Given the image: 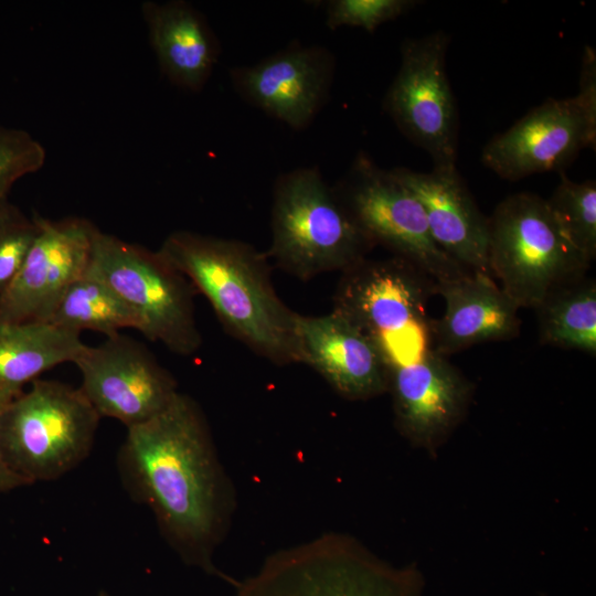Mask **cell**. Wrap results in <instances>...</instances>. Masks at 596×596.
Wrapping results in <instances>:
<instances>
[{
    "mask_svg": "<svg viewBox=\"0 0 596 596\" xmlns=\"http://www.w3.org/2000/svg\"><path fill=\"white\" fill-rule=\"evenodd\" d=\"M374 245L316 167L280 174L274 187L269 255L300 279L343 270Z\"/></svg>",
    "mask_w": 596,
    "mask_h": 596,
    "instance_id": "4",
    "label": "cell"
},
{
    "mask_svg": "<svg viewBox=\"0 0 596 596\" xmlns=\"http://www.w3.org/2000/svg\"><path fill=\"white\" fill-rule=\"evenodd\" d=\"M47 322L79 333L83 329L97 331L106 338L125 328L140 330L138 315L87 269L68 286Z\"/></svg>",
    "mask_w": 596,
    "mask_h": 596,
    "instance_id": "22",
    "label": "cell"
},
{
    "mask_svg": "<svg viewBox=\"0 0 596 596\" xmlns=\"http://www.w3.org/2000/svg\"><path fill=\"white\" fill-rule=\"evenodd\" d=\"M416 3L414 0H329L324 3L326 24L330 30L353 26L374 32Z\"/></svg>",
    "mask_w": 596,
    "mask_h": 596,
    "instance_id": "26",
    "label": "cell"
},
{
    "mask_svg": "<svg viewBox=\"0 0 596 596\" xmlns=\"http://www.w3.org/2000/svg\"><path fill=\"white\" fill-rule=\"evenodd\" d=\"M99 419L79 387L36 379L0 411V454L29 485L58 479L88 457Z\"/></svg>",
    "mask_w": 596,
    "mask_h": 596,
    "instance_id": "5",
    "label": "cell"
},
{
    "mask_svg": "<svg viewBox=\"0 0 596 596\" xmlns=\"http://www.w3.org/2000/svg\"><path fill=\"white\" fill-rule=\"evenodd\" d=\"M596 143V54L586 46L578 93L547 99L483 148L482 163L510 181L560 171Z\"/></svg>",
    "mask_w": 596,
    "mask_h": 596,
    "instance_id": "9",
    "label": "cell"
},
{
    "mask_svg": "<svg viewBox=\"0 0 596 596\" xmlns=\"http://www.w3.org/2000/svg\"><path fill=\"white\" fill-rule=\"evenodd\" d=\"M395 425L429 454L448 439L468 412L472 384L446 356L429 350L387 374Z\"/></svg>",
    "mask_w": 596,
    "mask_h": 596,
    "instance_id": "15",
    "label": "cell"
},
{
    "mask_svg": "<svg viewBox=\"0 0 596 596\" xmlns=\"http://www.w3.org/2000/svg\"><path fill=\"white\" fill-rule=\"evenodd\" d=\"M44 147L19 128L0 127V205L8 202L14 183L39 171L45 162Z\"/></svg>",
    "mask_w": 596,
    "mask_h": 596,
    "instance_id": "25",
    "label": "cell"
},
{
    "mask_svg": "<svg viewBox=\"0 0 596 596\" xmlns=\"http://www.w3.org/2000/svg\"><path fill=\"white\" fill-rule=\"evenodd\" d=\"M117 460L128 493L151 510L179 558L235 587L214 555L231 530L236 490L200 405L178 392L157 416L127 428Z\"/></svg>",
    "mask_w": 596,
    "mask_h": 596,
    "instance_id": "1",
    "label": "cell"
},
{
    "mask_svg": "<svg viewBox=\"0 0 596 596\" xmlns=\"http://www.w3.org/2000/svg\"><path fill=\"white\" fill-rule=\"evenodd\" d=\"M542 344L596 354V284L585 276L551 291L534 308Z\"/></svg>",
    "mask_w": 596,
    "mask_h": 596,
    "instance_id": "21",
    "label": "cell"
},
{
    "mask_svg": "<svg viewBox=\"0 0 596 596\" xmlns=\"http://www.w3.org/2000/svg\"><path fill=\"white\" fill-rule=\"evenodd\" d=\"M141 13L162 74L182 89L200 92L220 56L205 18L183 0L145 1Z\"/></svg>",
    "mask_w": 596,
    "mask_h": 596,
    "instance_id": "19",
    "label": "cell"
},
{
    "mask_svg": "<svg viewBox=\"0 0 596 596\" xmlns=\"http://www.w3.org/2000/svg\"><path fill=\"white\" fill-rule=\"evenodd\" d=\"M301 363L340 395L368 400L387 391V370L374 344L344 316L297 317Z\"/></svg>",
    "mask_w": 596,
    "mask_h": 596,
    "instance_id": "17",
    "label": "cell"
},
{
    "mask_svg": "<svg viewBox=\"0 0 596 596\" xmlns=\"http://www.w3.org/2000/svg\"><path fill=\"white\" fill-rule=\"evenodd\" d=\"M390 171L422 204L436 244L466 269L492 276L488 263L489 221L457 168Z\"/></svg>",
    "mask_w": 596,
    "mask_h": 596,
    "instance_id": "16",
    "label": "cell"
},
{
    "mask_svg": "<svg viewBox=\"0 0 596 596\" xmlns=\"http://www.w3.org/2000/svg\"><path fill=\"white\" fill-rule=\"evenodd\" d=\"M34 216L38 235L19 273L0 294V320L49 321L65 290L89 264L97 230L92 222Z\"/></svg>",
    "mask_w": 596,
    "mask_h": 596,
    "instance_id": "13",
    "label": "cell"
},
{
    "mask_svg": "<svg viewBox=\"0 0 596 596\" xmlns=\"http://www.w3.org/2000/svg\"><path fill=\"white\" fill-rule=\"evenodd\" d=\"M434 294L445 300V311L432 320V350L440 355L475 344L510 340L520 332L518 305L490 275L469 272L435 281Z\"/></svg>",
    "mask_w": 596,
    "mask_h": 596,
    "instance_id": "18",
    "label": "cell"
},
{
    "mask_svg": "<svg viewBox=\"0 0 596 596\" xmlns=\"http://www.w3.org/2000/svg\"><path fill=\"white\" fill-rule=\"evenodd\" d=\"M81 391L98 415L127 428L161 413L174 398V377L140 342L120 333L97 345H84L74 362Z\"/></svg>",
    "mask_w": 596,
    "mask_h": 596,
    "instance_id": "12",
    "label": "cell"
},
{
    "mask_svg": "<svg viewBox=\"0 0 596 596\" xmlns=\"http://www.w3.org/2000/svg\"><path fill=\"white\" fill-rule=\"evenodd\" d=\"M38 230L35 216L28 217L9 201L0 205V294L22 267Z\"/></svg>",
    "mask_w": 596,
    "mask_h": 596,
    "instance_id": "24",
    "label": "cell"
},
{
    "mask_svg": "<svg viewBox=\"0 0 596 596\" xmlns=\"http://www.w3.org/2000/svg\"><path fill=\"white\" fill-rule=\"evenodd\" d=\"M234 589V596H425V582L415 565H394L349 534L326 532L274 552Z\"/></svg>",
    "mask_w": 596,
    "mask_h": 596,
    "instance_id": "3",
    "label": "cell"
},
{
    "mask_svg": "<svg viewBox=\"0 0 596 596\" xmlns=\"http://www.w3.org/2000/svg\"><path fill=\"white\" fill-rule=\"evenodd\" d=\"M23 486H29V483L7 466L0 454V494Z\"/></svg>",
    "mask_w": 596,
    "mask_h": 596,
    "instance_id": "27",
    "label": "cell"
},
{
    "mask_svg": "<svg viewBox=\"0 0 596 596\" xmlns=\"http://www.w3.org/2000/svg\"><path fill=\"white\" fill-rule=\"evenodd\" d=\"M449 39L437 31L404 40L401 66L383 106L397 128L433 160V169L456 167L458 115L446 73Z\"/></svg>",
    "mask_w": 596,
    "mask_h": 596,
    "instance_id": "11",
    "label": "cell"
},
{
    "mask_svg": "<svg viewBox=\"0 0 596 596\" xmlns=\"http://www.w3.org/2000/svg\"><path fill=\"white\" fill-rule=\"evenodd\" d=\"M96 596H113V595H110L109 593L105 590H100Z\"/></svg>",
    "mask_w": 596,
    "mask_h": 596,
    "instance_id": "28",
    "label": "cell"
},
{
    "mask_svg": "<svg viewBox=\"0 0 596 596\" xmlns=\"http://www.w3.org/2000/svg\"><path fill=\"white\" fill-rule=\"evenodd\" d=\"M334 70L336 60L328 49L296 44L255 64L233 67L230 78L246 103L302 130L327 102Z\"/></svg>",
    "mask_w": 596,
    "mask_h": 596,
    "instance_id": "14",
    "label": "cell"
},
{
    "mask_svg": "<svg viewBox=\"0 0 596 596\" xmlns=\"http://www.w3.org/2000/svg\"><path fill=\"white\" fill-rule=\"evenodd\" d=\"M337 193L374 244L392 249L434 281L470 272L436 244L416 196L368 155L356 156Z\"/></svg>",
    "mask_w": 596,
    "mask_h": 596,
    "instance_id": "10",
    "label": "cell"
},
{
    "mask_svg": "<svg viewBox=\"0 0 596 596\" xmlns=\"http://www.w3.org/2000/svg\"><path fill=\"white\" fill-rule=\"evenodd\" d=\"M560 177L546 204L570 243L592 263L596 257V182H574L564 172Z\"/></svg>",
    "mask_w": 596,
    "mask_h": 596,
    "instance_id": "23",
    "label": "cell"
},
{
    "mask_svg": "<svg viewBox=\"0 0 596 596\" xmlns=\"http://www.w3.org/2000/svg\"><path fill=\"white\" fill-rule=\"evenodd\" d=\"M87 270L105 281L138 315L140 332L170 351L190 355L202 338L194 287L159 251L95 232Z\"/></svg>",
    "mask_w": 596,
    "mask_h": 596,
    "instance_id": "8",
    "label": "cell"
},
{
    "mask_svg": "<svg viewBox=\"0 0 596 596\" xmlns=\"http://www.w3.org/2000/svg\"><path fill=\"white\" fill-rule=\"evenodd\" d=\"M435 281L395 257L365 258L344 272L333 310L351 321L376 348L387 374L432 350L427 301Z\"/></svg>",
    "mask_w": 596,
    "mask_h": 596,
    "instance_id": "6",
    "label": "cell"
},
{
    "mask_svg": "<svg viewBox=\"0 0 596 596\" xmlns=\"http://www.w3.org/2000/svg\"><path fill=\"white\" fill-rule=\"evenodd\" d=\"M84 345L79 332L47 321L0 320V411L43 372L74 362Z\"/></svg>",
    "mask_w": 596,
    "mask_h": 596,
    "instance_id": "20",
    "label": "cell"
},
{
    "mask_svg": "<svg viewBox=\"0 0 596 596\" xmlns=\"http://www.w3.org/2000/svg\"><path fill=\"white\" fill-rule=\"evenodd\" d=\"M488 221L490 273L519 308H535L554 289L585 276L590 266L536 194L507 196Z\"/></svg>",
    "mask_w": 596,
    "mask_h": 596,
    "instance_id": "7",
    "label": "cell"
},
{
    "mask_svg": "<svg viewBox=\"0 0 596 596\" xmlns=\"http://www.w3.org/2000/svg\"><path fill=\"white\" fill-rule=\"evenodd\" d=\"M158 251L237 340L276 364L301 363L298 313L277 296L264 254L241 241L190 231L169 234Z\"/></svg>",
    "mask_w": 596,
    "mask_h": 596,
    "instance_id": "2",
    "label": "cell"
}]
</instances>
